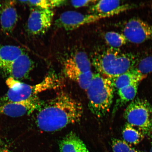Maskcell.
Returning a JSON list of instances; mask_svg holds the SVG:
<instances>
[{
	"mask_svg": "<svg viewBox=\"0 0 152 152\" xmlns=\"http://www.w3.org/2000/svg\"><path fill=\"white\" fill-rule=\"evenodd\" d=\"M136 69L140 73L147 75L152 72V56L144 58L137 64Z\"/></svg>",
	"mask_w": 152,
	"mask_h": 152,
	"instance_id": "cell-22",
	"label": "cell"
},
{
	"mask_svg": "<svg viewBox=\"0 0 152 152\" xmlns=\"http://www.w3.org/2000/svg\"><path fill=\"white\" fill-rule=\"evenodd\" d=\"M147 75H142L134 67L128 72L122 74L113 81L114 87L117 90L122 87L133 83H140L147 77Z\"/></svg>",
	"mask_w": 152,
	"mask_h": 152,
	"instance_id": "cell-15",
	"label": "cell"
},
{
	"mask_svg": "<svg viewBox=\"0 0 152 152\" xmlns=\"http://www.w3.org/2000/svg\"><path fill=\"white\" fill-rule=\"evenodd\" d=\"M42 103L37 96L20 102L0 103V115L18 117L29 115L38 109Z\"/></svg>",
	"mask_w": 152,
	"mask_h": 152,
	"instance_id": "cell-9",
	"label": "cell"
},
{
	"mask_svg": "<svg viewBox=\"0 0 152 152\" xmlns=\"http://www.w3.org/2000/svg\"><path fill=\"white\" fill-rule=\"evenodd\" d=\"M96 1L92 0H86V1H71V4L75 8L88 6L89 5L92 6L94 4L97 2Z\"/></svg>",
	"mask_w": 152,
	"mask_h": 152,
	"instance_id": "cell-24",
	"label": "cell"
},
{
	"mask_svg": "<svg viewBox=\"0 0 152 152\" xmlns=\"http://www.w3.org/2000/svg\"><path fill=\"white\" fill-rule=\"evenodd\" d=\"M54 15L53 10L33 9L28 20V32L33 35L45 34L52 25Z\"/></svg>",
	"mask_w": 152,
	"mask_h": 152,
	"instance_id": "cell-8",
	"label": "cell"
},
{
	"mask_svg": "<svg viewBox=\"0 0 152 152\" xmlns=\"http://www.w3.org/2000/svg\"><path fill=\"white\" fill-rule=\"evenodd\" d=\"M25 53L20 47L0 44V71Z\"/></svg>",
	"mask_w": 152,
	"mask_h": 152,
	"instance_id": "cell-16",
	"label": "cell"
},
{
	"mask_svg": "<svg viewBox=\"0 0 152 152\" xmlns=\"http://www.w3.org/2000/svg\"><path fill=\"white\" fill-rule=\"evenodd\" d=\"M28 1L35 8L47 10H53L56 7H61L65 4L66 2L64 0H39Z\"/></svg>",
	"mask_w": 152,
	"mask_h": 152,
	"instance_id": "cell-21",
	"label": "cell"
},
{
	"mask_svg": "<svg viewBox=\"0 0 152 152\" xmlns=\"http://www.w3.org/2000/svg\"><path fill=\"white\" fill-rule=\"evenodd\" d=\"M113 152H129L132 148L130 144L124 140L113 139L112 141Z\"/></svg>",
	"mask_w": 152,
	"mask_h": 152,
	"instance_id": "cell-23",
	"label": "cell"
},
{
	"mask_svg": "<svg viewBox=\"0 0 152 152\" xmlns=\"http://www.w3.org/2000/svg\"><path fill=\"white\" fill-rule=\"evenodd\" d=\"M122 135L124 141L134 145L140 143L145 136L139 129L128 123L123 129Z\"/></svg>",
	"mask_w": 152,
	"mask_h": 152,
	"instance_id": "cell-18",
	"label": "cell"
},
{
	"mask_svg": "<svg viewBox=\"0 0 152 152\" xmlns=\"http://www.w3.org/2000/svg\"><path fill=\"white\" fill-rule=\"evenodd\" d=\"M60 152H90L86 145L75 133L71 132L60 142Z\"/></svg>",
	"mask_w": 152,
	"mask_h": 152,
	"instance_id": "cell-13",
	"label": "cell"
},
{
	"mask_svg": "<svg viewBox=\"0 0 152 152\" xmlns=\"http://www.w3.org/2000/svg\"><path fill=\"white\" fill-rule=\"evenodd\" d=\"M150 152H152V142L151 147V150H150Z\"/></svg>",
	"mask_w": 152,
	"mask_h": 152,
	"instance_id": "cell-27",
	"label": "cell"
},
{
	"mask_svg": "<svg viewBox=\"0 0 152 152\" xmlns=\"http://www.w3.org/2000/svg\"><path fill=\"white\" fill-rule=\"evenodd\" d=\"M64 68L65 75L69 79L77 83L83 90H87L94 77L92 71L83 72L65 63Z\"/></svg>",
	"mask_w": 152,
	"mask_h": 152,
	"instance_id": "cell-14",
	"label": "cell"
},
{
	"mask_svg": "<svg viewBox=\"0 0 152 152\" xmlns=\"http://www.w3.org/2000/svg\"><path fill=\"white\" fill-rule=\"evenodd\" d=\"M123 34L127 40L134 43H141L152 40V25L138 18H133L125 24Z\"/></svg>",
	"mask_w": 152,
	"mask_h": 152,
	"instance_id": "cell-7",
	"label": "cell"
},
{
	"mask_svg": "<svg viewBox=\"0 0 152 152\" xmlns=\"http://www.w3.org/2000/svg\"><path fill=\"white\" fill-rule=\"evenodd\" d=\"M124 117L127 123L139 129L145 136H152V106L147 100H132L125 110Z\"/></svg>",
	"mask_w": 152,
	"mask_h": 152,
	"instance_id": "cell-5",
	"label": "cell"
},
{
	"mask_svg": "<svg viewBox=\"0 0 152 152\" xmlns=\"http://www.w3.org/2000/svg\"><path fill=\"white\" fill-rule=\"evenodd\" d=\"M103 18V17L99 15L83 14L77 11H68L60 15L55 21V25L58 28L72 31Z\"/></svg>",
	"mask_w": 152,
	"mask_h": 152,
	"instance_id": "cell-6",
	"label": "cell"
},
{
	"mask_svg": "<svg viewBox=\"0 0 152 152\" xmlns=\"http://www.w3.org/2000/svg\"><path fill=\"white\" fill-rule=\"evenodd\" d=\"M104 39L111 48H118L126 44L128 41L123 34L117 32L110 31L106 33L104 35Z\"/></svg>",
	"mask_w": 152,
	"mask_h": 152,
	"instance_id": "cell-20",
	"label": "cell"
},
{
	"mask_svg": "<svg viewBox=\"0 0 152 152\" xmlns=\"http://www.w3.org/2000/svg\"><path fill=\"white\" fill-rule=\"evenodd\" d=\"M115 87L112 80L99 73L94 74L87 89L88 106L98 118H102L109 111L113 103Z\"/></svg>",
	"mask_w": 152,
	"mask_h": 152,
	"instance_id": "cell-3",
	"label": "cell"
},
{
	"mask_svg": "<svg viewBox=\"0 0 152 152\" xmlns=\"http://www.w3.org/2000/svg\"><path fill=\"white\" fill-rule=\"evenodd\" d=\"M134 6L132 4L117 0L97 1L91 6V14L100 15L104 18L118 15L132 9Z\"/></svg>",
	"mask_w": 152,
	"mask_h": 152,
	"instance_id": "cell-11",
	"label": "cell"
},
{
	"mask_svg": "<svg viewBox=\"0 0 152 152\" xmlns=\"http://www.w3.org/2000/svg\"><path fill=\"white\" fill-rule=\"evenodd\" d=\"M37 111L36 124L46 132H57L79 122L83 111L80 102L64 92L42 102Z\"/></svg>",
	"mask_w": 152,
	"mask_h": 152,
	"instance_id": "cell-1",
	"label": "cell"
},
{
	"mask_svg": "<svg viewBox=\"0 0 152 152\" xmlns=\"http://www.w3.org/2000/svg\"><path fill=\"white\" fill-rule=\"evenodd\" d=\"M129 152H138L137 150L135 149L134 148H131L130 151Z\"/></svg>",
	"mask_w": 152,
	"mask_h": 152,
	"instance_id": "cell-26",
	"label": "cell"
},
{
	"mask_svg": "<svg viewBox=\"0 0 152 152\" xmlns=\"http://www.w3.org/2000/svg\"><path fill=\"white\" fill-rule=\"evenodd\" d=\"M9 87L7 93L1 99V102H20L37 96L43 91L56 88L58 82L55 78L48 75L40 83L35 85H30L9 77L6 80Z\"/></svg>",
	"mask_w": 152,
	"mask_h": 152,
	"instance_id": "cell-4",
	"label": "cell"
},
{
	"mask_svg": "<svg viewBox=\"0 0 152 152\" xmlns=\"http://www.w3.org/2000/svg\"><path fill=\"white\" fill-rule=\"evenodd\" d=\"M0 152H7L5 148L1 143H0Z\"/></svg>",
	"mask_w": 152,
	"mask_h": 152,
	"instance_id": "cell-25",
	"label": "cell"
},
{
	"mask_svg": "<svg viewBox=\"0 0 152 152\" xmlns=\"http://www.w3.org/2000/svg\"><path fill=\"white\" fill-rule=\"evenodd\" d=\"M65 63L83 72L92 71L90 60L85 52L76 53L68 58Z\"/></svg>",
	"mask_w": 152,
	"mask_h": 152,
	"instance_id": "cell-17",
	"label": "cell"
},
{
	"mask_svg": "<svg viewBox=\"0 0 152 152\" xmlns=\"http://www.w3.org/2000/svg\"><path fill=\"white\" fill-rule=\"evenodd\" d=\"M132 54L121 52L118 48H110L95 54L93 64L99 73L113 79L134 67L136 59Z\"/></svg>",
	"mask_w": 152,
	"mask_h": 152,
	"instance_id": "cell-2",
	"label": "cell"
},
{
	"mask_svg": "<svg viewBox=\"0 0 152 152\" xmlns=\"http://www.w3.org/2000/svg\"><path fill=\"white\" fill-rule=\"evenodd\" d=\"M14 1H2L0 4V21L2 29L7 34L12 33L16 26L18 16Z\"/></svg>",
	"mask_w": 152,
	"mask_h": 152,
	"instance_id": "cell-12",
	"label": "cell"
},
{
	"mask_svg": "<svg viewBox=\"0 0 152 152\" xmlns=\"http://www.w3.org/2000/svg\"><path fill=\"white\" fill-rule=\"evenodd\" d=\"M139 83H133L118 90L120 101L122 104L134 99L137 93Z\"/></svg>",
	"mask_w": 152,
	"mask_h": 152,
	"instance_id": "cell-19",
	"label": "cell"
},
{
	"mask_svg": "<svg viewBox=\"0 0 152 152\" xmlns=\"http://www.w3.org/2000/svg\"><path fill=\"white\" fill-rule=\"evenodd\" d=\"M34 62L25 53L1 69L3 75L19 80L26 78L31 71Z\"/></svg>",
	"mask_w": 152,
	"mask_h": 152,
	"instance_id": "cell-10",
	"label": "cell"
}]
</instances>
